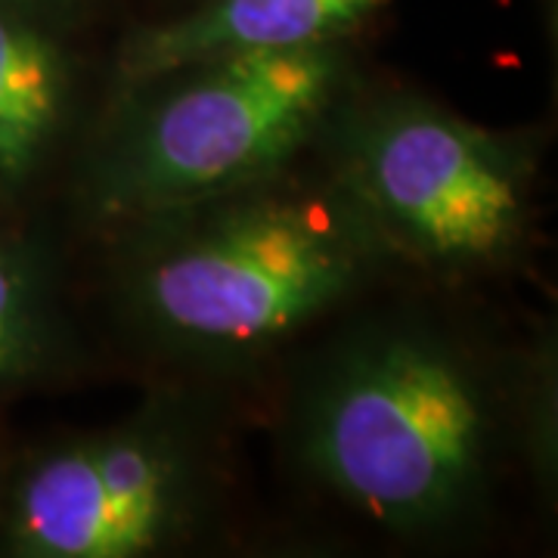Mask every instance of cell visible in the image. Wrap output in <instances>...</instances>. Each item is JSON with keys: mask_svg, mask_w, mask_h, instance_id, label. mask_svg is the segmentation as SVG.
Masks as SVG:
<instances>
[{"mask_svg": "<svg viewBox=\"0 0 558 558\" xmlns=\"http://www.w3.org/2000/svg\"><path fill=\"white\" fill-rule=\"evenodd\" d=\"M134 227L128 319L171 357L218 366L274 351L398 260L339 180L289 168Z\"/></svg>", "mask_w": 558, "mask_h": 558, "instance_id": "1", "label": "cell"}, {"mask_svg": "<svg viewBox=\"0 0 558 558\" xmlns=\"http://www.w3.org/2000/svg\"><path fill=\"white\" fill-rule=\"evenodd\" d=\"M289 440L301 469L363 519L435 534L469 519L487 490L497 403L453 341L422 326H376L307 373Z\"/></svg>", "mask_w": 558, "mask_h": 558, "instance_id": "2", "label": "cell"}, {"mask_svg": "<svg viewBox=\"0 0 558 558\" xmlns=\"http://www.w3.org/2000/svg\"><path fill=\"white\" fill-rule=\"evenodd\" d=\"M344 40L220 57L137 84L94 146L81 199L137 223L286 171L348 97Z\"/></svg>", "mask_w": 558, "mask_h": 558, "instance_id": "3", "label": "cell"}, {"mask_svg": "<svg viewBox=\"0 0 558 558\" xmlns=\"http://www.w3.org/2000/svg\"><path fill=\"white\" fill-rule=\"evenodd\" d=\"M329 174L395 258L487 270L531 227L534 153L410 94L341 102L326 124Z\"/></svg>", "mask_w": 558, "mask_h": 558, "instance_id": "4", "label": "cell"}, {"mask_svg": "<svg viewBox=\"0 0 558 558\" xmlns=\"http://www.w3.org/2000/svg\"><path fill=\"white\" fill-rule=\"evenodd\" d=\"M202 484L196 418L153 400L25 459L3 497L0 546L20 558L156 556L196 521Z\"/></svg>", "mask_w": 558, "mask_h": 558, "instance_id": "5", "label": "cell"}, {"mask_svg": "<svg viewBox=\"0 0 558 558\" xmlns=\"http://www.w3.org/2000/svg\"><path fill=\"white\" fill-rule=\"evenodd\" d=\"M391 0H205L174 20L143 25L121 40L116 84H137L220 57L292 50L344 40Z\"/></svg>", "mask_w": 558, "mask_h": 558, "instance_id": "6", "label": "cell"}, {"mask_svg": "<svg viewBox=\"0 0 558 558\" xmlns=\"http://www.w3.org/2000/svg\"><path fill=\"white\" fill-rule=\"evenodd\" d=\"M75 57L50 0H0V193L38 178L65 134L75 100Z\"/></svg>", "mask_w": 558, "mask_h": 558, "instance_id": "7", "label": "cell"}, {"mask_svg": "<svg viewBox=\"0 0 558 558\" xmlns=\"http://www.w3.org/2000/svg\"><path fill=\"white\" fill-rule=\"evenodd\" d=\"M57 351L60 307L47 252L0 240V391L38 376Z\"/></svg>", "mask_w": 558, "mask_h": 558, "instance_id": "8", "label": "cell"}]
</instances>
